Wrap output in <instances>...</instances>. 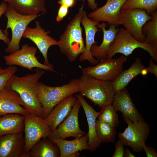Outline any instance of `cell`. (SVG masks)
<instances>
[{
    "label": "cell",
    "mask_w": 157,
    "mask_h": 157,
    "mask_svg": "<svg viewBox=\"0 0 157 157\" xmlns=\"http://www.w3.org/2000/svg\"><path fill=\"white\" fill-rule=\"evenodd\" d=\"M8 8V3L4 2H2L0 5V18L1 15L5 14Z\"/></svg>",
    "instance_id": "39"
},
{
    "label": "cell",
    "mask_w": 157,
    "mask_h": 157,
    "mask_svg": "<svg viewBox=\"0 0 157 157\" xmlns=\"http://www.w3.org/2000/svg\"><path fill=\"white\" fill-rule=\"evenodd\" d=\"M2 1H3L4 2H6L7 3H9L11 1H12L13 0H1Z\"/></svg>",
    "instance_id": "41"
},
{
    "label": "cell",
    "mask_w": 157,
    "mask_h": 157,
    "mask_svg": "<svg viewBox=\"0 0 157 157\" xmlns=\"http://www.w3.org/2000/svg\"><path fill=\"white\" fill-rule=\"evenodd\" d=\"M5 14L7 18V22L4 33L8 35L7 31L10 28L12 35L10 43L4 51L6 53L10 54L20 49V42L28 25L39 15H22L8 6Z\"/></svg>",
    "instance_id": "6"
},
{
    "label": "cell",
    "mask_w": 157,
    "mask_h": 157,
    "mask_svg": "<svg viewBox=\"0 0 157 157\" xmlns=\"http://www.w3.org/2000/svg\"><path fill=\"white\" fill-rule=\"evenodd\" d=\"M144 68L141 59L137 58L134 63L128 69L122 70L119 75L111 81L115 92L125 88L134 78L142 74Z\"/></svg>",
    "instance_id": "23"
},
{
    "label": "cell",
    "mask_w": 157,
    "mask_h": 157,
    "mask_svg": "<svg viewBox=\"0 0 157 157\" xmlns=\"http://www.w3.org/2000/svg\"><path fill=\"white\" fill-rule=\"evenodd\" d=\"M76 97L80 101L86 116L88 127L86 134L88 137V144L90 148V150L94 151L100 147L101 143L98 139L96 130V119L99 112L88 104L80 94L76 95Z\"/></svg>",
    "instance_id": "21"
},
{
    "label": "cell",
    "mask_w": 157,
    "mask_h": 157,
    "mask_svg": "<svg viewBox=\"0 0 157 157\" xmlns=\"http://www.w3.org/2000/svg\"><path fill=\"white\" fill-rule=\"evenodd\" d=\"M127 60L123 54L117 58H106L100 60L95 66L81 68L83 74L105 81H112L122 71Z\"/></svg>",
    "instance_id": "8"
},
{
    "label": "cell",
    "mask_w": 157,
    "mask_h": 157,
    "mask_svg": "<svg viewBox=\"0 0 157 157\" xmlns=\"http://www.w3.org/2000/svg\"><path fill=\"white\" fill-rule=\"evenodd\" d=\"M127 0H107L101 7L89 13L88 17L93 21L108 22L107 24L119 25L120 11Z\"/></svg>",
    "instance_id": "15"
},
{
    "label": "cell",
    "mask_w": 157,
    "mask_h": 157,
    "mask_svg": "<svg viewBox=\"0 0 157 157\" xmlns=\"http://www.w3.org/2000/svg\"><path fill=\"white\" fill-rule=\"evenodd\" d=\"M96 130L98 139L101 143L115 142L117 133L115 128L98 119L96 121Z\"/></svg>",
    "instance_id": "28"
},
{
    "label": "cell",
    "mask_w": 157,
    "mask_h": 157,
    "mask_svg": "<svg viewBox=\"0 0 157 157\" xmlns=\"http://www.w3.org/2000/svg\"><path fill=\"white\" fill-rule=\"evenodd\" d=\"M77 1H83L84 2L85 0H86L88 2V4L90 8L92 10L97 8V4L96 3V0H76Z\"/></svg>",
    "instance_id": "37"
},
{
    "label": "cell",
    "mask_w": 157,
    "mask_h": 157,
    "mask_svg": "<svg viewBox=\"0 0 157 157\" xmlns=\"http://www.w3.org/2000/svg\"><path fill=\"white\" fill-rule=\"evenodd\" d=\"M77 99L73 95L65 99L57 104L44 119L51 132L55 131L69 115Z\"/></svg>",
    "instance_id": "18"
},
{
    "label": "cell",
    "mask_w": 157,
    "mask_h": 157,
    "mask_svg": "<svg viewBox=\"0 0 157 157\" xmlns=\"http://www.w3.org/2000/svg\"><path fill=\"white\" fill-rule=\"evenodd\" d=\"M36 26L34 28L27 27L22 37L27 38L33 41L36 45L44 58V64L49 65L47 53L49 48L53 45H57L58 42L49 36V31H46L42 28L38 21H35Z\"/></svg>",
    "instance_id": "13"
},
{
    "label": "cell",
    "mask_w": 157,
    "mask_h": 157,
    "mask_svg": "<svg viewBox=\"0 0 157 157\" xmlns=\"http://www.w3.org/2000/svg\"><path fill=\"white\" fill-rule=\"evenodd\" d=\"M157 0H127L122 9L140 8L146 10L149 15L156 10Z\"/></svg>",
    "instance_id": "30"
},
{
    "label": "cell",
    "mask_w": 157,
    "mask_h": 157,
    "mask_svg": "<svg viewBox=\"0 0 157 157\" xmlns=\"http://www.w3.org/2000/svg\"><path fill=\"white\" fill-rule=\"evenodd\" d=\"M24 117L17 113H8L0 117V136L23 132Z\"/></svg>",
    "instance_id": "25"
},
{
    "label": "cell",
    "mask_w": 157,
    "mask_h": 157,
    "mask_svg": "<svg viewBox=\"0 0 157 157\" xmlns=\"http://www.w3.org/2000/svg\"><path fill=\"white\" fill-rule=\"evenodd\" d=\"M152 19L146 10L140 8L121 9L119 24L124 28L138 41L144 43L145 38L142 29L144 24Z\"/></svg>",
    "instance_id": "9"
},
{
    "label": "cell",
    "mask_w": 157,
    "mask_h": 157,
    "mask_svg": "<svg viewBox=\"0 0 157 157\" xmlns=\"http://www.w3.org/2000/svg\"><path fill=\"white\" fill-rule=\"evenodd\" d=\"M18 70L15 66H10L4 68L0 67V90L6 86L11 77Z\"/></svg>",
    "instance_id": "31"
},
{
    "label": "cell",
    "mask_w": 157,
    "mask_h": 157,
    "mask_svg": "<svg viewBox=\"0 0 157 157\" xmlns=\"http://www.w3.org/2000/svg\"><path fill=\"white\" fill-rule=\"evenodd\" d=\"M0 40H2L6 44L8 45L10 43V40L8 37V35L3 33L0 29Z\"/></svg>",
    "instance_id": "38"
},
{
    "label": "cell",
    "mask_w": 157,
    "mask_h": 157,
    "mask_svg": "<svg viewBox=\"0 0 157 157\" xmlns=\"http://www.w3.org/2000/svg\"><path fill=\"white\" fill-rule=\"evenodd\" d=\"M68 8L65 6L60 5L56 17V21L57 22H58L62 21L67 15L68 11Z\"/></svg>",
    "instance_id": "33"
},
{
    "label": "cell",
    "mask_w": 157,
    "mask_h": 157,
    "mask_svg": "<svg viewBox=\"0 0 157 157\" xmlns=\"http://www.w3.org/2000/svg\"></svg>",
    "instance_id": "42"
},
{
    "label": "cell",
    "mask_w": 157,
    "mask_h": 157,
    "mask_svg": "<svg viewBox=\"0 0 157 157\" xmlns=\"http://www.w3.org/2000/svg\"><path fill=\"white\" fill-rule=\"evenodd\" d=\"M84 6V2L77 13L67 24L60 36L59 40L57 41V45L60 51L71 62L75 61L78 55L83 53L85 50L81 26Z\"/></svg>",
    "instance_id": "2"
},
{
    "label": "cell",
    "mask_w": 157,
    "mask_h": 157,
    "mask_svg": "<svg viewBox=\"0 0 157 157\" xmlns=\"http://www.w3.org/2000/svg\"><path fill=\"white\" fill-rule=\"evenodd\" d=\"M58 3L60 5L65 6L68 8H72L75 6L76 0H58Z\"/></svg>",
    "instance_id": "36"
},
{
    "label": "cell",
    "mask_w": 157,
    "mask_h": 157,
    "mask_svg": "<svg viewBox=\"0 0 157 157\" xmlns=\"http://www.w3.org/2000/svg\"><path fill=\"white\" fill-rule=\"evenodd\" d=\"M144 150L147 157H157V153L155 148L154 147H149L145 144L143 147Z\"/></svg>",
    "instance_id": "35"
},
{
    "label": "cell",
    "mask_w": 157,
    "mask_h": 157,
    "mask_svg": "<svg viewBox=\"0 0 157 157\" xmlns=\"http://www.w3.org/2000/svg\"><path fill=\"white\" fill-rule=\"evenodd\" d=\"M24 116V149L28 153L36 142L42 138H48L51 131L42 117L29 113Z\"/></svg>",
    "instance_id": "11"
},
{
    "label": "cell",
    "mask_w": 157,
    "mask_h": 157,
    "mask_svg": "<svg viewBox=\"0 0 157 157\" xmlns=\"http://www.w3.org/2000/svg\"><path fill=\"white\" fill-rule=\"evenodd\" d=\"M125 157H135V156L132 154L128 148L124 150V156Z\"/></svg>",
    "instance_id": "40"
},
{
    "label": "cell",
    "mask_w": 157,
    "mask_h": 157,
    "mask_svg": "<svg viewBox=\"0 0 157 157\" xmlns=\"http://www.w3.org/2000/svg\"><path fill=\"white\" fill-rule=\"evenodd\" d=\"M147 74L149 72L154 74L157 78V65L154 62V60L151 58L149 62V66L147 68H144Z\"/></svg>",
    "instance_id": "34"
},
{
    "label": "cell",
    "mask_w": 157,
    "mask_h": 157,
    "mask_svg": "<svg viewBox=\"0 0 157 157\" xmlns=\"http://www.w3.org/2000/svg\"><path fill=\"white\" fill-rule=\"evenodd\" d=\"M24 147L23 132L0 136V157H29Z\"/></svg>",
    "instance_id": "14"
},
{
    "label": "cell",
    "mask_w": 157,
    "mask_h": 157,
    "mask_svg": "<svg viewBox=\"0 0 157 157\" xmlns=\"http://www.w3.org/2000/svg\"><path fill=\"white\" fill-rule=\"evenodd\" d=\"M45 3V0H13L8 6L22 15H39L46 12Z\"/></svg>",
    "instance_id": "24"
},
{
    "label": "cell",
    "mask_w": 157,
    "mask_h": 157,
    "mask_svg": "<svg viewBox=\"0 0 157 157\" xmlns=\"http://www.w3.org/2000/svg\"><path fill=\"white\" fill-rule=\"evenodd\" d=\"M29 113L24 107L18 93L6 85L0 90V117L8 113L24 115Z\"/></svg>",
    "instance_id": "16"
},
{
    "label": "cell",
    "mask_w": 157,
    "mask_h": 157,
    "mask_svg": "<svg viewBox=\"0 0 157 157\" xmlns=\"http://www.w3.org/2000/svg\"><path fill=\"white\" fill-rule=\"evenodd\" d=\"M116 111L112 104L101 107L97 118L98 120L115 128L119 123Z\"/></svg>",
    "instance_id": "29"
},
{
    "label": "cell",
    "mask_w": 157,
    "mask_h": 157,
    "mask_svg": "<svg viewBox=\"0 0 157 157\" xmlns=\"http://www.w3.org/2000/svg\"><path fill=\"white\" fill-rule=\"evenodd\" d=\"M81 106L77 99L69 115L55 131L51 132L48 138L51 140L64 139L69 137H80L86 134L80 129L78 123L79 112Z\"/></svg>",
    "instance_id": "12"
},
{
    "label": "cell",
    "mask_w": 157,
    "mask_h": 157,
    "mask_svg": "<svg viewBox=\"0 0 157 157\" xmlns=\"http://www.w3.org/2000/svg\"><path fill=\"white\" fill-rule=\"evenodd\" d=\"M127 127L122 133H119V140L124 146H128L134 151L138 152L143 151V147L150 133L149 125L144 119L132 122L122 115Z\"/></svg>",
    "instance_id": "7"
},
{
    "label": "cell",
    "mask_w": 157,
    "mask_h": 157,
    "mask_svg": "<svg viewBox=\"0 0 157 157\" xmlns=\"http://www.w3.org/2000/svg\"><path fill=\"white\" fill-rule=\"evenodd\" d=\"M124 145L119 140L115 145V152L112 156L113 157H123L124 156Z\"/></svg>",
    "instance_id": "32"
},
{
    "label": "cell",
    "mask_w": 157,
    "mask_h": 157,
    "mask_svg": "<svg viewBox=\"0 0 157 157\" xmlns=\"http://www.w3.org/2000/svg\"><path fill=\"white\" fill-rule=\"evenodd\" d=\"M79 78H76L67 84L52 87L38 81L37 85V94L43 108V118H45L52 109L61 101L79 92Z\"/></svg>",
    "instance_id": "4"
},
{
    "label": "cell",
    "mask_w": 157,
    "mask_h": 157,
    "mask_svg": "<svg viewBox=\"0 0 157 157\" xmlns=\"http://www.w3.org/2000/svg\"><path fill=\"white\" fill-rule=\"evenodd\" d=\"M58 147L60 157H75L79 155L78 151L83 150H90L88 144V137L86 134L80 137L75 138L73 140L52 139Z\"/></svg>",
    "instance_id": "22"
},
{
    "label": "cell",
    "mask_w": 157,
    "mask_h": 157,
    "mask_svg": "<svg viewBox=\"0 0 157 157\" xmlns=\"http://www.w3.org/2000/svg\"><path fill=\"white\" fill-rule=\"evenodd\" d=\"M28 154L29 157H59L60 155L58 147L48 138H42L38 141Z\"/></svg>",
    "instance_id": "26"
},
{
    "label": "cell",
    "mask_w": 157,
    "mask_h": 157,
    "mask_svg": "<svg viewBox=\"0 0 157 157\" xmlns=\"http://www.w3.org/2000/svg\"><path fill=\"white\" fill-rule=\"evenodd\" d=\"M79 79L80 94L86 97L100 107L112 104L115 92L111 81L84 74Z\"/></svg>",
    "instance_id": "3"
},
{
    "label": "cell",
    "mask_w": 157,
    "mask_h": 157,
    "mask_svg": "<svg viewBox=\"0 0 157 157\" xmlns=\"http://www.w3.org/2000/svg\"><path fill=\"white\" fill-rule=\"evenodd\" d=\"M112 104L116 111L121 112L123 116L132 122L144 119L136 108L126 88L115 92Z\"/></svg>",
    "instance_id": "17"
},
{
    "label": "cell",
    "mask_w": 157,
    "mask_h": 157,
    "mask_svg": "<svg viewBox=\"0 0 157 157\" xmlns=\"http://www.w3.org/2000/svg\"><path fill=\"white\" fill-rule=\"evenodd\" d=\"M36 47L24 44L21 49L9 55L4 56L5 61L8 66L17 65L31 70L34 68H38L46 70L53 71L52 64L46 65L39 62L36 54Z\"/></svg>",
    "instance_id": "10"
},
{
    "label": "cell",
    "mask_w": 157,
    "mask_h": 157,
    "mask_svg": "<svg viewBox=\"0 0 157 157\" xmlns=\"http://www.w3.org/2000/svg\"><path fill=\"white\" fill-rule=\"evenodd\" d=\"M81 24L85 31V46L84 52L79 56V61L82 62L87 60L92 64L96 65L99 62V60L92 56L90 49L93 44L97 43L94 39L96 33L98 31L97 26L99 22L90 19L88 17L86 11L83 10Z\"/></svg>",
    "instance_id": "19"
},
{
    "label": "cell",
    "mask_w": 157,
    "mask_h": 157,
    "mask_svg": "<svg viewBox=\"0 0 157 157\" xmlns=\"http://www.w3.org/2000/svg\"><path fill=\"white\" fill-rule=\"evenodd\" d=\"M44 72L36 68L34 73L25 76H13L6 85L17 92L28 112L43 118V108L38 98L37 84Z\"/></svg>",
    "instance_id": "1"
},
{
    "label": "cell",
    "mask_w": 157,
    "mask_h": 157,
    "mask_svg": "<svg viewBox=\"0 0 157 157\" xmlns=\"http://www.w3.org/2000/svg\"><path fill=\"white\" fill-rule=\"evenodd\" d=\"M107 24L105 22H103L97 26L98 28H100L102 30L103 40L99 46L94 44L90 49L92 56L96 58L98 60L107 58L111 44L119 30V29L116 28V26L113 24L110 25L109 28L106 29V28Z\"/></svg>",
    "instance_id": "20"
},
{
    "label": "cell",
    "mask_w": 157,
    "mask_h": 157,
    "mask_svg": "<svg viewBox=\"0 0 157 157\" xmlns=\"http://www.w3.org/2000/svg\"><path fill=\"white\" fill-rule=\"evenodd\" d=\"M140 48L148 52L154 60L157 62V49L135 39L124 28L119 29L111 44L107 58H112L115 54L122 53L127 56L136 49Z\"/></svg>",
    "instance_id": "5"
},
{
    "label": "cell",
    "mask_w": 157,
    "mask_h": 157,
    "mask_svg": "<svg viewBox=\"0 0 157 157\" xmlns=\"http://www.w3.org/2000/svg\"><path fill=\"white\" fill-rule=\"evenodd\" d=\"M151 20L147 22L143 25L142 33L145 38V43L157 49V10L151 14Z\"/></svg>",
    "instance_id": "27"
}]
</instances>
